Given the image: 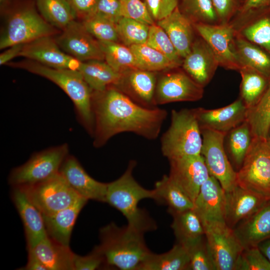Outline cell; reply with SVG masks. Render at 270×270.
Here are the masks:
<instances>
[{
    "label": "cell",
    "instance_id": "1",
    "mask_svg": "<svg viewBox=\"0 0 270 270\" xmlns=\"http://www.w3.org/2000/svg\"><path fill=\"white\" fill-rule=\"evenodd\" d=\"M92 108L96 148L102 146L114 136L124 132L155 140L168 116L164 109L138 104L114 86L102 91H92Z\"/></svg>",
    "mask_w": 270,
    "mask_h": 270
},
{
    "label": "cell",
    "instance_id": "2",
    "mask_svg": "<svg viewBox=\"0 0 270 270\" xmlns=\"http://www.w3.org/2000/svg\"><path fill=\"white\" fill-rule=\"evenodd\" d=\"M144 234L127 225L120 227L112 222L100 228L97 246L106 265L122 270H138L152 252L146 246Z\"/></svg>",
    "mask_w": 270,
    "mask_h": 270
},
{
    "label": "cell",
    "instance_id": "3",
    "mask_svg": "<svg viewBox=\"0 0 270 270\" xmlns=\"http://www.w3.org/2000/svg\"><path fill=\"white\" fill-rule=\"evenodd\" d=\"M136 164L131 160L124 172L117 180L108 183L106 202L119 210L126 218L128 225L144 233L154 230L156 224L146 212L138 206L145 198L156 199L154 189L140 186L132 176Z\"/></svg>",
    "mask_w": 270,
    "mask_h": 270
},
{
    "label": "cell",
    "instance_id": "4",
    "mask_svg": "<svg viewBox=\"0 0 270 270\" xmlns=\"http://www.w3.org/2000/svg\"><path fill=\"white\" fill-rule=\"evenodd\" d=\"M6 64L42 76L60 88L73 102L84 126L93 134L92 90L78 70L52 68L29 59Z\"/></svg>",
    "mask_w": 270,
    "mask_h": 270
},
{
    "label": "cell",
    "instance_id": "5",
    "mask_svg": "<svg viewBox=\"0 0 270 270\" xmlns=\"http://www.w3.org/2000/svg\"><path fill=\"white\" fill-rule=\"evenodd\" d=\"M161 150L168 160L201 154V130L192 110H173L170 124L162 134Z\"/></svg>",
    "mask_w": 270,
    "mask_h": 270
},
{
    "label": "cell",
    "instance_id": "6",
    "mask_svg": "<svg viewBox=\"0 0 270 270\" xmlns=\"http://www.w3.org/2000/svg\"><path fill=\"white\" fill-rule=\"evenodd\" d=\"M48 24L36 10L24 6L8 16L0 38V49L26 44L41 37L54 36L60 32Z\"/></svg>",
    "mask_w": 270,
    "mask_h": 270
},
{
    "label": "cell",
    "instance_id": "7",
    "mask_svg": "<svg viewBox=\"0 0 270 270\" xmlns=\"http://www.w3.org/2000/svg\"><path fill=\"white\" fill-rule=\"evenodd\" d=\"M238 184L270 200V139L254 137L237 172Z\"/></svg>",
    "mask_w": 270,
    "mask_h": 270
},
{
    "label": "cell",
    "instance_id": "8",
    "mask_svg": "<svg viewBox=\"0 0 270 270\" xmlns=\"http://www.w3.org/2000/svg\"><path fill=\"white\" fill-rule=\"evenodd\" d=\"M68 150L64 144L34 154L25 164L12 171L10 184L12 187H24L52 178L59 172Z\"/></svg>",
    "mask_w": 270,
    "mask_h": 270
},
{
    "label": "cell",
    "instance_id": "9",
    "mask_svg": "<svg viewBox=\"0 0 270 270\" xmlns=\"http://www.w3.org/2000/svg\"><path fill=\"white\" fill-rule=\"evenodd\" d=\"M20 188L42 215L55 214L84 198L68 185L60 172L44 182Z\"/></svg>",
    "mask_w": 270,
    "mask_h": 270
},
{
    "label": "cell",
    "instance_id": "10",
    "mask_svg": "<svg viewBox=\"0 0 270 270\" xmlns=\"http://www.w3.org/2000/svg\"><path fill=\"white\" fill-rule=\"evenodd\" d=\"M200 130L202 139L201 155L210 175L219 182L225 192L231 190L238 185L237 172L224 146L226 134L210 129Z\"/></svg>",
    "mask_w": 270,
    "mask_h": 270
},
{
    "label": "cell",
    "instance_id": "11",
    "mask_svg": "<svg viewBox=\"0 0 270 270\" xmlns=\"http://www.w3.org/2000/svg\"><path fill=\"white\" fill-rule=\"evenodd\" d=\"M178 68L168 70L157 80L155 106L178 102H195L203 97L204 88L184 70Z\"/></svg>",
    "mask_w": 270,
    "mask_h": 270
},
{
    "label": "cell",
    "instance_id": "12",
    "mask_svg": "<svg viewBox=\"0 0 270 270\" xmlns=\"http://www.w3.org/2000/svg\"><path fill=\"white\" fill-rule=\"evenodd\" d=\"M208 247L217 270H234L244 248L226 222L203 224Z\"/></svg>",
    "mask_w": 270,
    "mask_h": 270
},
{
    "label": "cell",
    "instance_id": "13",
    "mask_svg": "<svg viewBox=\"0 0 270 270\" xmlns=\"http://www.w3.org/2000/svg\"><path fill=\"white\" fill-rule=\"evenodd\" d=\"M54 38L61 50L82 62L104 60L99 41L85 28L81 22H72Z\"/></svg>",
    "mask_w": 270,
    "mask_h": 270
},
{
    "label": "cell",
    "instance_id": "14",
    "mask_svg": "<svg viewBox=\"0 0 270 270\" xmlns=\"http://www.w3.org/2000/svg\"><path fill=\"white\" fill-rule=\"evenodd\" d=\"M195 31L212 48L219 66L238 71L240 66L234 50L236 30L230 23L207 24H193Z\"/></svg>",
    "mask_w": 270,
    "mask_h": 270
},
{
    "label": "cell",
    "instance_id": "15",
    "mask_svg": "<svg viewBox=\"0 0 270 270\" xmlns=\"http://www.w3.org/2000/svg\"><path fill=\"white\" fill-rule=\"evenodd\" d=\"M168 176L194 202L210 174L202 156H186L168 160Z\"/></svg>",
    "mask_w": 270,
    "mask_h": 270
},
{
    "label": "cell",
    "instance_id": "16",
    "mask_svg": "<svg viewBox=\"0 0 270 270\" xmlns=\"http://www.w3.org/2000/svg\"><path fill=\"white\" fill-rule=\"evenodd\" d=\"M20 56L56 68L78 70L82 62L62 51L54 36L41 37L24 44Z\"/></svg>",
    "mask_w": 270,
    "mask_h": 270
},
{
    "label": "cell",
    "instance_id": "17",
    "mask_svg": "<svg viewBox=\"0 0 270 270\" xmlns=\"http://www.w3.org/2000/svg\"><path fill=\"white\" fill-rule=\"evenodd\" d=\"M200 129L227 134L246 120L248 108L240 98L230 104L216 109H192Z\"/></svg>",
    "mask_w": 270,
    "mask_h": 270
},
{
    "label": "cell",
    "instance_id": "18",
    "mask_svg": "<svg viewBox=\"0 0 270 270\" xmlns=\"http://www.w3.org/2000/svg\"><path fill=\"white\" fill-rule=\"evenodd\" d=\"M59 172L68 185L82 198L106 202L108 183L100 182L92 178L74 156H67Z\"/></svg>",
    "mask_w": 270,
    "mask_h": 270
},
{
    "label": "cell",
    "instance_id": "19",
    "mask_svg": "<svg viewBox=\"0 0 270 270\" xmlns=\"http://www.w3.org/2000/svg\"><path fill=\"white\" fill-rule=\"evenodd\" d=\"M224 220L232 229L268 200L262 196L238 184L230 190L224 191Z\"/></svg>",
    "mask_w": 270,
    "mask_h": 270
},
{
    "label": "cell",
    "instance_id": "20",
    "mask_svg": "<svg viewBox=\"0 0 270 270\" xmlns=\"http://www.w3.org/2000/svg\"><path fill=\"white\" fill-rule=\"evenodd\" d=\"M182 66L196 82L204 88L212 78L219 64L210 47L199 36L183 58Z\"/></svg>",
    "mask_w": 270,
    "mask_h": 270
},
{
    "label": "cell",
    "instance_id": "21",
    "mask_svg": "<svg viewBox=\"0 0 270 270\" xmlns=\"http://www.w3.org/2000/svg\"><path fill=\"white\" fill-rule=\"evenodd\" d=\"M194 204V210L202 224L225 222L224 190L213 176L210 175L203 184Z\"/></svg>",
    "mask_w": 270,
    "mask_h": 270
},
{
    "label": "cell",
    "instance_id": "22",
    "mask_svg": "<svg viewBox=\"0 0 270 270\" xmlns=\"http://www.w3.org/2000/svg\"><path fill=\"white\" fill-rule=\"evenodd\" d=\"M156 82L155 72L133 69L122 74L114 86L138 104L151 108L156 106L154 96Z\"/></svg>",
    "mask_w": 270,
    "mask_h": 270
},
{
    "label": "cell",
    "instance_id": "23",
    "mask_svg": "<svg viewBox=\"0 0 270 270\" xmlns=\"http://www.w3.org/2000/svg\"><path fill=\"white\" fill-rule=\"evenodd\" d=\"M232 19L240 22L234 26L240 35L270 55V6L236 15Z\"/></svg>",
    "mask_w": 270,
    "mask_h": 270
},
{
    "label": "cell",
    "instance_id": "24",
    "mask_svg": "<svg viewBox=\"0 0 270 270\" xmlns=\"http://www.w3.org/2000/svg\"><path fill=\"white\" fill-rule=\"evenodd\" d=\"M11 196L24 224L26 248H32L48 236L42 214L22 188L13 187Z\"/></svg>",
    "mask_w": 270,
    "mask_h": 270
},
{
    "label": "cell",
    "instance_id": "25",
    "mask_svg": "<svg viewBox=\"0 0 270 270\" xmlns=\"http://www.w3.org/2000/svg\"><path fill=\"white\" fill-rule=\"evenodd\" d=\"M234 232L244 248L256 246L270 238V200L238 223Z\"/></svg>",
    "mask_w": 270,
    "mask_h": 270
},
{
    "label": "cell",
    "instance_id": "26",
    "mask_svg": "<svg viewBox=\"0 0 270 270\" xmlns=\"http://www.w3.org/2000/svg\"><path fill=\"white\" fill-rule=\"evenodd\" d=\"M156 24L165 31L178 54L184 58L190 52L195 39L192 23L178 6Z\"/></svg>",
    "mask_w": 270,
    "mask_h": 270
},
{
    "label": "cell",
    "instance_id": "27",
    "mask_svg": "<svg viewBox=\"0 0 270 270\" xmlns=\"http://www.w3.org/2000/svg\"><path fill=\"white\" fill-rule=\"evenodd\" d=\"M88 200L82 198L72 206L55 214L42 215L48 236L56 242L70 246L76 218Z\"/></svg>",
    "mask_w": 270,
    "mask_h": 270
},
{
    "label": "cell",
    "instance_id": "28",
    "mask_svg": "<svg viewBox=\"0 0 270 270\" xmlns=\"http://www.w3.org/2000/svg\"><path fill=\"white\" fill-rule=\"evenodd\" d=\"M31 249L48 270H74V254L70 246L62 245L48 236Z\"/></svg>",
    "mask_w": 270,
    "mask_h": 270
},
{
    "label": "cell",
    "instance_id": "29",
    "mask_svg": "<svg viewBox=\"0 0 270 270\" xmlns=\"http://www.w3.org/2000/svg\"><path fill=\"white\" fill-rule=\"evenodd\" d=\"M168 212L173 218L171 228L176 242L187 248L204 236L202 223L194 208Z\"/></svg>",
    "mask_w": 270,
    "mask_h": 270
},
{
    "label": "cell",
    "instance_id": "30",
    "mask_svg": "<svg viewBox=\"0 0 270 270\" xmlns=\"http://www.w3.org/2000/svg\"><path fill=\"white\" fill-rule=\"evenodd\" d=\"M234 50L240 68H252L270 78V55L262 48L246 40L236 31Z\"/></svg>",
    "mask_w": 270,
    "mask_h": 270
},
{
    "label": "cell",
    "instance_id": "31",
    "mask_svg": "<svg viewBox=\"0 0 270 270\" xmlns=\"http://www.w3.org/2000/svg\"><path fill=\"white\" fill-rule=\"evenodd\" d=\"M92 92H100L118 82L122 74L116 72L105 61L82 62L78 70Z\"/></svg>",
    "mask_w": 270,
    "mask_h": 270
},
{
    "label": "cell",
    "instance_id": "32",
    "mask_svg": "<svg viewBox=\"0 0 270 270\" xmlns=\"http://www.w3.org/2000/svg\"><path fill=\"white\" fill-rule=\"evenodd\" d=\"M190 256L188 248L176 242L168 252H152L138 270H188Z\"/></svg>",
    "mask_w": 270,
    "mask_h": 270
},
{
    "label": "cell",
    "instance_id": "33",
    "mask_svg": "<svg viewBox=\"0 0 270 270\" xmlns=\"http://www.w3.org/2000/svg\"><path fill=\"white\" fill-rule=\"evenodd\" d=\"M226 154L238 172L241 168L252 142L254 136L246 120L232 128L226 135Z\"/></svg>",
    "mask_w": 270,
    "mask_h": 270
},
{
    "label": "cell",
    "instance_id": "34",
    "mask_svg": "<svg viewBox=\"0 0 270 270\" xmlns=\"http://www.w3.org/2000/svg\"><path fill=\"white\" fill-rule=\"evenodd\" d=\"M156 199L158 204L168 206V212H180L194 208L193 202L170 178L164 175L154 186Z\"/></svg>",
    "mask_w": 270,
    "mask_h": 270
},
{
    "label": "cell",
    "instance_id": "35",
    "mask_svg": "<svg viewBox=\"0 0 270 270\" xmlns=\"http://www.w3.org/2000/svg\"><path fill=\"white\" fill-rule=\"evenodd\" d=\"M242 78L240 98L248 110L259 101L270 82V78L249 67L242 66L239 70Z\"/></svg>",
    "mask_w": 270,
    "mask_h": 270
},
{
    "label": "cell",
    "instance_id": "36",
    "mask_svg": "<svg viewBox=\"0 0 270 270\" xmlns=\"http://www.w3.org/2000/svg\"><path fill=\"white\" fill-rule=\"evenodd\" d=\"M42 18L61 30L75 20L76 14L66 0H36Z\"/></svg>",
    "mask_w": 270,
    "mask_h": 270
},
{
    "label": "cell",
    "instance_id": "37",
    "mask_svg": "<svg viewBox=\"0 0 270 270\" xmlns=\"http://www.w3.org/2000/svg\"><path fill=\"white\" fill-rule=\"evenodd\" d=\"M129 47L134 56L137 69L156 72L178 68L163 54L146 44Z\"/></svg>",
    "mask_w": 270,
    "mask_h": 270
},
{
    "label": "cell",
    "instance_id": "38",
    "mask_svg": "<svg viewBox=\"0 0 270 270\" xmlns=\"http://www.w3.org/2000/svg\"><path fill=\"white\" fill-rule=\"evenodd\" d=\"M105 62L120 74L136 68L134 56L129 46L118 42L99 41Z\"/></svg>",
    "mask_w": 270,
    "mask_h": 270
},
{
    "label": "cell",
    "instance_id": "39",
    "mask_svg": "<svg viewBox=\"0 0 270 270\" xmlns=\"http://www.w3.org/2000/svg\"><path fill=\"white\" fill-rule=\"evenodd\" d=\"M246 120L254 137L267 138L270 125V82L257 104L248 110Z\"/></svg>",
    "mask_w": 270,
    "mask_h": 270
},
{
    "label": "cell",
    "instance_id": "40",
    "mask_svg": "<svg viewBox=\"0 0 270 270\" xmlns=\"http://www.w3.org/2000/svg\"><path fill=\"white\" fill-rule=\"evenodd\" d=\"M178 8L192 24H220L212 0H180Z\"/></svg>",
    "mask_w": 270,
    "mask_h": 270
},
{
    "label": "cell",
    "instance_id": "41",
    "mask_svg": "<svg viewBox=\"0 0 270 270\" xmlns=\"http://www.w3.org/2000/svg\"><path fill=\"white\" fill-rule=\"evenodd\" d=\"M116 24L119 38L126 46H130L146 43L149 25L122 16L120 18Z\"/></svg>",
    "mask_w": 270,
    "mask_h": 270
},
{
    "label": "cell",
    "instance_id": "42",
    "mask_svg": "<svg viewBox=\"0 0 270 270\" xmlns=\"http://www.w3.org/2000/svg\"><path fill=\"white\" fill-rule=\"evenodd\" d=\"M146 44L163 54L178 66H182L183 58L165 31L156 24L150 26Z\"/></svg>",
    "mask_w": 270,
    "mask_h": 270
},
{
    "label": "cell",
    "instance_id": "43",
    "mask_svg": "<svg viewBox=\"0 0 270 270\" xmlns=\"http://www.w3.org/2000/svg\"><path fill=\"white\" fill-rule=\"evenodd\" d=\"M86 30L98 41L118 42L116 23L96 13L81 20Z\"/></svg>",
    "mask_w": 270,
    "mask_h": 270
},
{
    "label": "cell",
    "instance_id": "44",
    "mask_svg": "<svg viewBox=\"0 0 270 270\" xmlns=\"http://www.w3.org/2000/svg\"><path fill=\"white\" fill-rule=\"evenodd\" d=\"M187 248L190 256L188 270H217L205 236Z\"/></svg>",
    "mask_w": 270,
    "mask_h": 270
},
{
    "label": "cell",
    "instance_id": "45",
    "mask_svg": "<svg viewBox=\"0 0 270 270\" xmlns=\"http://www.w3.org/2000/svg\"><path fill=\"white\" fill-rule=\"evenodd\" d=\"M234 270H270V262L258 246L243 249Z\"/></svg>",
    "mask_w": 270,
    "mask_h": 270
},
{
    "label": "cell",
    "instance_id": "46",
    "mask_svg": "<svg viewBox=\"0 0 270 270\" xmlns=\"http://www.w3.org/2000/svg\"><path fill=\"white\" fill-rule=\"evenodd\" d=\"M121 16L132 18L148 25L154 24L142 0H120Z\"/></svg>",
    "mask_w": 270,
    "mask_h": 270
},
{
    "label": "cell",
    "instance_id": "47",
    "mask_svg": "<svg viewBox=\"0 0 270 270\" xmlns=\"http://www.w3.org/2000/svg\"><path fill=\"white\" fill-rule=\"evenodd\" d=\"M180 0H142L155 22L164 18L178 6Z\"/></svg>",
    "mask_w": 270,
    "mask_h": 270
},
{
    "label": "cell",
    "instance_id": "48",
    "mask_svg": "<svg viewBox=\"0 0 270 270\" xmlns=\"http://www.w3.org/2000/svg\"><path fill=\"white\" fill-rule=\"evenodd\" d=\"M74 270H94L103 264L106 265L104 258L98 246L85 256L75 254L74 258Z\"/></svg>",
    "mask_w": 270,
    "mask_h": 270
},
{
    "label": "cell",
    "instance_id": "49",
    "mask_svg": "<svg viewBox=\"0 0 270 270\" xmlns=\"http://www.w3.org/2000/svg\"><path fill=\"white\" fill-rule=\"evenodd\" d=\"M220 24L230 23L237 13L242 0H212Z\"/></svg>",
    "mask_w": 270,
    "mask_h": 270
},
{
    "label": "cell",
    "instance_id": "50",
    "mask_svg": "<svg viewBox=\"0 0 270 270\" xmlns=\"http://www.w3.org/2000/svg\"><path fill=\"white\" fill-rule=\"evenodd\" d=\"M96 13L116 23L122 17L120 0H98Z\"/></svg>",
    "mask_w": 270,
    "mask_h": 270
},
{
    "label": "cell",
    "instance_id": "51",
    "mask_svg": "<svg viewBox=\"0 0 270 270\" xmlns=\"http://www.w3.org/2000/svg\"><path fill=\"white\" fill-rule=\"evenodd\" d=\"M76 18L81 20L96 13L98 0H66Z\"/></svg>",
    "mask_w": 270,
    "mask_h": 270
},
{
    "label": "cell",
    "instance_id": "52",
    "mask_svg": "<svg viewBox=\"0 0 270 270\" xmlns=\"http://www.w3.org/2000/svg\"><path fill=\"white\" fill-rule=\"evenodd\" d=\"M270 6V0H242L236 15L242 14L252 10Z\"/></svg>",
    "mask_w": 270,
    "mask_h": 270
},
{
    "label": "cell",
    "instance_id": "53",
    "mask_svg": "<svg viewBox=\"0 0 270 270\" xmlns=\"http://www.w3.org/2000/svg\"><path fill=\"white\" fill-rule=\"evenodd\" d=\"M24 44H14L0 54V65L6 64L9 62L16 56H20Z\"/></svg>",
    "mask_w": 270,
    "mask_h": 270
},
{
    "label": "cell",
    "instance_id": "54",
    "mask_svg": "<svg viewBox=\"0 0 270 270\" xmlns=\"http://www.w3.org/2000/svg\"><path fill=\"white\" fill-rule=\"evenodd\" d=\"M28 260L25 266L20 270H48L31 249H27Z\"/></svg>",
    "mask_w": 270,
    "mask_h": 270
},
{
    "label": "cell",
    "instance_id": "55",
    "mask_svg": "<svg viewBox=\"0 0 270 270\" xmlns=\"http://www.w3.org/2000/svg\"><path fill=\"white\" fill-rule=\"evenodd\" d=\"M258 246L270 262V238L260 243Z\"/></svg>",
    "mask_w": 270,
    "mask_h": 270
},
{
    "label": "cell",
    "instance_id": "56",
    "mask_svg": "<svg viewBox=\"0 0 270 270\" xmlns=\"http://www.w3.org/2000/svg\"><path fill=\"white\" fill-rule=\"evenodd\" d=\"M9 0H0L1 10L3 9L6 6L9 2Z\"/></svg>",
    "mask_w": 270,
    "mask_h": 270
},
{
    "label": "cell",
    "instance_id": "57",
    "mask_svg": "<svg viewBox=\"0 0 270 270\" xmlns=\"http://www.w3.org/2000/svg\"><path fill=\"white\" fill-rule=\"evenodd\" d=\"M267 138L270 139V125L268 130Z\"/></svg>",
    "mask_w": 270,
    "mask_h": 270
}]
</instances>
